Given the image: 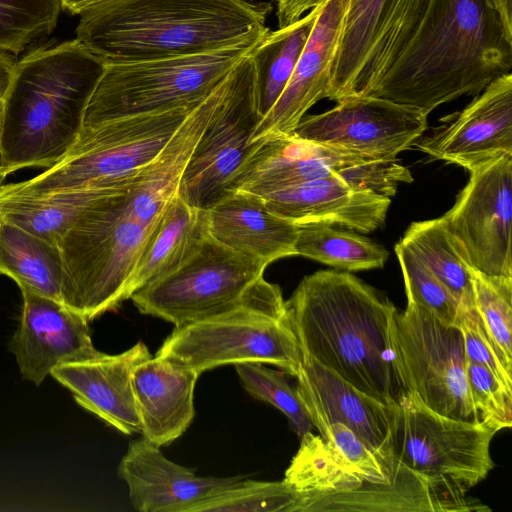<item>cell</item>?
<instances>
[{
  "label": "cell",
  "mask_w": 512,
  "mask_h": 512,
  "mask_svg": "<svg viewBox=\"0 0 512 512\" xmlns=\"http://www.w3.org/2000/svg\"><path fill=\"white\" fill-rule=\"evenodd\" d=\"M221 96L222 89L215 88L159 157L94 198L61 239V301L88 321L126 300L144 245L178 193L185 165Z\"/></svg>",
  "instance_id": "1"
},
{
  "label": "cell",
  "mask_w": 512,
  "mask_h": 512,
  "mask_svg": "<svg viewBox=\"0 0 512 512\" xmlns=\"http://www.w3.org/2000/svg\"><path fill=\"white\" fill-rule=\"evenodd\" d=\"M512 34L492 0H430L413 36L368 95L427 115L511 72Z\"/></svg>",
  "instance_id": "2"
},
{
  "label": "cell",
  "mask_w": 512,
  "mask_h": 512,
  "mask_svg": "<svg viewBox=\"0 0 512 512\" xmlns=\"http://www.w3.org/2000/svg\"><path fill=\"white\" fill-rule=\"evenodd\" d=\"M396 310L372 286L335 270L305 276L285 301L303 358L388 406L405 392L391 343Z\"/></svg>",
  "instance_id": "3"
},
{
  "label": "cell",
  "mask_w": 512,
  "mask_h": 512,
  "mask_svg": "<svg viewBox=\"0 0 512 512\" xmlns=\"http://www.w3.org/2000/svg\"><path fill=\"white\" fill-rule=\"evenodd\" d=\"M271 8L249 0H111L80 15L76 39L105 63L197 55L261 41Z\"/></svg>",
  "instance_id": "4"
},
{
  "label": "cell",
  "mask_w": 512,
  "mask_h": 512,
  "mask_svg": "<svg viewBox=\"0 0 512 512\" xmlns=\"http://www.w3.org/2000/svg\"><path fill=\"white\" fill-rule=\"evenodd\" d=\"M105 64L78 39L39 47L16 63L0 148L8 174L49 168L63 158L82 129Z\"/></svg>",
  "instance_id": "5"
},
{
  "label": "cell",
  "mask_w": 512,
  "mask_h": 512,
  "mask_svg": "<svg viewBox=\"0 0 512 512\" xmlns=\"http://www.w3.org/2000/svg\"><path fill=\"white\" fill-rule=\"evenodd\" d=\"M155 356L199 374L225 364L259 362L296 377L303 361L281 290L264 278L239 305L175 327Z\"/></svg>",
  "instance_id": "6"
},
{
  "label": "cell",
  "mask_w": 512,
  "mask_h": 512,
  "mask_svg": "<svg viewBox=\"0 0 512 512\" xmlns=\"http://www.w3.org/2000/svg\"><path fill=\"white\" fill-rule=\"evenodd\" d=\"M198 105L82 127L56 164L31 179L2 185L0 191L38 196L117 186L159 157Z\"/></svg>",
  "instance_id": "7"
},
{
  "label": "cell",
  "mask_w": 512,
  "mask_h": 512,
  "mask_svg": "<svg viewBox=\"0 0 512 512\" xmlns=\"http://www.w3.org/2000/svg\"><path fill=\"white\" fill-rule=\"evenodd\" d=\"M391 408L395 458L425 478L449 511L478 510L465 495L494 468L490 445L499 431L439 414L413 392Z\"/></svg>",
  "instance_id": "8"
},
{
  "label": "cell",
  "mask_w": 512,
  "mask_h": 512,
  "mask_svg": "<svg viewBox=\"0 0 512 512\" xmlns=\"http://www.w3.org/2000/svg\"><path fill=\"white\" fill-rule=\"evenodd\" d=\"M259 42L190 56L106 63L82 127L198 105Z\"/></svg>",
  "instance_id": "9"
},
{
  "label": "cell",
  "mask_w": 512,
  "mask_h": 512,
  "mask_svg": "<svg viewBox=\"0 0 512 512\" xmlns=\"http://www.w3.org/2000/svg\"><path fill=\"white\" fill-rule=\"evenodd\" d=\"M283 481L296 495L295 512L449 511L427 480L373 478L341 458L312 431L300 437Z\"/></svg>",
  "instance_id": "10"
},
{
  "label": "cell",
  "mask_w": 512,
  "mask_h": 512,
  "mask_svg": "<svg viewBox=\"0 0 512 512\" xmlns=\"http://www.w3.org/2000/svg\"><path fill=\"white\" fill-rule=\"evenodd\" d=\"M391 343L405 391L415 393L439 414L483 423L468 388L464 342L458 327L407 301L406 308L394 314Z\"/></svg>",
  "instance_id": "11"
},
{
  "label": "cell",
  "mask_w": 512,
  "mask_h": 512,
  "mask_svg": "<svg viewBox=\"0 0 512 512\" xmlns=\"http://www.w3.org/2000/svg\"><path fill=\"white\" fill-rule=\"evenodd\" d=\"M260 120L255 67L248 54L223 80L220 102L181 175L180 198L204 210L224 198L233 177L256 147L252 136Z\"/></svg>",
  "instance_id": "12"
},
{
  "label": "cell",
  "mask_w": 512,
  "mask_h": 512,
  "mask_svg": "<svg viewBox=\"0 0 512 512\" xmlns=\"http://www.w3.org/2000/svg\"><path fill=\"white\" fill-rule=\"evenodd\" d=\"M268 265L209 236L179 269L135 291L130 299L141 313L177 327L239 305L264 278Z\"/></svg>",
  "instance_id": "13"
},
{
  "label": "cell",
  "mask_w": 512,
  "mask_h": 512,
  "mask_svg": "<svg viewBox=\"0 0 512 512\" xmlns=\"http://www.w3.org/2000/svg\"><path fill=\"white\" fill-rule=\"evenodd\" d=\"M430 0H350L327 98L368 95L418 28Z\"/></svg>",
  "instance_id": "14"
},
{
  "label": "cell",
  "mask_w": 512,
  "mask_h": 512,
  "mask_svg": "<svg viewBox=\"0 0 512 512\" xmlns=\"http://www.w3.org/2000/svg\"><path fill=\"white\" fill-rule=\"evenodd\" d=\"M465 187L442 216L475 270L512 277V154L469 171Z\"/></svg>",
  "instance_id": "15"
},
{
  "label": "cell",
  "mask_w": 512,
  "mask_h": 512,
  "mask_svg": "<svg viewBox=\"0 0 512 512\" xmlns=\"http://www.w3.org/2000/svg\"><path fill=\"white\" fill-rule=\"evenodd\" d=\"M423 111L373 95H353L331 109L304 116L293 135L370 159H395L427 129Z\"/></svg>",
  "instance_id": "16"
},
{
  "label": "cell",
  "mask_w": 512,
  "mask_h": 512,
  "mask_svg": "<svg viewBox=\"0 0 512 512\" xmlns=\"http://www.w3.org/2000/svg\"><path fill=\"white\" fill-rule=\"evenodd\" d=\"M20 323L9 342L22 377L36 386L58 366L97 356L88 320L61 301L28 287Z\"/></svg>",
  "instance_id": "17"
},
{
  "label": "cell",
  "mask_w": 512,
  "mask_h": 512,
  "mask_svg": "<svg viewBox=\"0 0 512 512\" xmlns=\"http://www.w3.org/2000/svg\"><path fill=\"white\" fill-rule=\"evenodd\" d=\"M446 124L416 142L430 157L470 171L512 154V73L492 81Z\"/></svg>",
  "instance_id": "18"
},
{
  "label": "cell",
  "mask_w": 512,
  "mask_h": 512,
  "mask_svg": "<svg viewBox=\"0 0 512 512\" xmlns=\"http://www.w3.org/2000/svg\"><path fill=\"white\" fill-rule=\"evenodd\" d=\"M350 0H320L307 43L279 99L258 123L252 141L293 134L306 112L327 98Z\"/></svg>",
  "instance_id": "19"
},
{
  "label": "cell",
  "mask_w": 512,
  "mask_h": 512,
  "mask_svg": "<svg viewBox=\"0 0 512 512\" xmlns=\"http://www.w3.org/2000/svg\"><path fill=\"white\" fill-rule=\"evenodd\" d=\"M296 390L318 432L333 423L351 429L379 458L394 463L392 408L319 362L303 358Z\"/></svg>",
  "instance_id": "20"
},
{
  "label": "cell",
  "mask_w": 512,
  "mask_h": 512,
  "mask_svg": "<svg viewBox=\"0 0 512 512\" xmlns=\"http://www.w3.org/2000/svg\"><path fill=\"white\" fill-rule=\"evenodd\" d=\"M151 357L147 346L138 341L128 350L66 363L51 376L67 388L75 401L121 433L140 432V420L132 388L135 367Z\"/></svg>",
  "instance_id": "21"
},
{
  "label": "cell",
  "mask_w": 512,
  "mask_h": 512,
  "mask_svg": "<svg viewBox=\"0 0 512 512\" xmlns=\"http://www.w3.org/2000/svg\"><path fill=\"white\" fill-rule=\"evenodd\" d=\"M117 475L128 486L133 508L140 512H186L241 477H201L167 459L146 438L131 441Z\"/></svg>",
  "instance_id": "22"
},
{
  "label": "cell",
  "mask_w": 512,
  "mask_h": 512,
  "mask_svg": "<svg viewBox=\"0 0 512 512\" xmlns=\"http://www.w3.org/2000/svg\"><path fill=\"white\" fill-rule=\"evenodd\" d=\"M255 195L297 225H339L361 233L382 227L391 204V198L356 190L337 175Z\"/></svg>",
  "instance_id": "23"
},
{
  "label": "cell",
  "mask_w": 512,
  "mask_h": 512,
  "mask_svg": "<svg viewBox=\"0 0 512 512\" xmlns=\"http://www.w3.org/2000/svg\"><path fill=\"white\" fill-rule=\"evenodd\" d=\"M255 141L256 147L233 177L228 194L234 191L260 194L333 175L341 178L347 168L376 160L293 134Z\"/></svg>",
  "instance_id": "24"
},
{
  "label": "cell",
  "mask_w": 512,
  "mask_h": 512,
  "mask_svg": "<svg viewBox=\"0 0 512 512\" xmlns=\"http://www.w3.org/2000/svg\"><path fill=\"white\" fill-rule=\"evenodd\" d=\"M206 211L209 236L235 252L268 264L297 255V224L272 212L255 194L231 192Z\"/></svg>",
  "instance_id": "25"
},
{
  "label": "cell",
  "mask_w": 512,
  "mask_h": 512,
  "mask_svg": "<svg viewBox=\"0 0 512 512\" xmlns=\"http://www.w3.org/2000/svg\"><path fill=\"white\" fill-rule=\"evenodd\" d=\"M199 376L158 356L135 367L132 388L142 437L161 447L186 431L195 415L194 389Z\"/></svg>",
  "instance_id": "26"
},
{
  "label": "cell",
  "mask_w": 512,
  "mask_h": 512,
  "mask_svg": "<svg viewBox=\"0 0 512 512\" xmlns=\"http://www.w3.org/2000/svg\"><path fill=\"white\" fill-rule=\"evenodd\" d=\"M208 237L207 211L187 204L177 193L144 245L126 299L179 269L201 249Z\"/></svg>",
  "instance_id": "27"
},
{
  "label": "cell",
  "mask_w": 512,
  "mask_h": 512,
  "mask_svg": "<svg viewBox=\"0 0 512 512\" xmlns=\"http://www.w3.org/2000/svg\"><path fill=\"white\" fill-rule=\"evenodd\" d=\"M0 274L19 287L61 301L63 261L59 247L1 219Z\"/></svg>",
  "instance_id": "28"
},
{
  "label": "cell",
  "mask_w": 512,
  "mask_h": 512,
  "mask_svg": "<svg viewBox=\"0 0 512 512\" xmlns=\"http://www.w3.org/2000/svg\"><path fill=\"white\" fill-rule=\"evenodd\" d=\"M318 10L317 4L292 24L269 31L251 51L261 119L284 91L307 43Z\"/></svg>",
  "instance_id": "29"
},
{
  "label": "cell",
  "mask_w": 512,
  "mask_h": 512,
  "mask_svg": "<svg viewBox=\"0 0 512 512\" xmlns=\"http://www.w3.org/2000/svg\"><path fill=\"white\" fill-rule=\"evenodd\" d=\"M108 189H82L38 196L0 191V219L58 246L84 208Z\"/></svg>",
  "instance_id": "30"
},
{
  "label": "cell",
  "mask_w": 512,
  "mask_h": 512,
  "mask_svg": "<svg viewBox=\"0 0 512 512\" xmlns=\"http://www.w3.org/2000/svg\"><path fill=\"white\" fill-rule=\"evenodd\" d=\"M400 242L447 287L460 306L475 307L467 254L442 217L411 223Z\"/></svg>",
  "instance_id": "31"
},
{
  "label": "cell",
  "mask_w": 512,
  "mask_h": 512,
  "mask_svg": "<svg viewBox=\"0 0 512 512\" xmlns=\"http://www.w3.org/2000/svg\"><path fill=\"white\" fill-rule=\"evenodd\" d=\"M297 226V255L348 272L382 268L388 259L383 246L354 232L323 224Z\"/></svg>",
  "instance_id": "32"
},
{
  "label": "cell",
  "mask_w": 512,
  "mask_h": 512,
  "mask_svg": "<svg viewBox=\"0 0 512 512\" xmlns=\"http://www.w3.org/2000/svg\"><path fill=\"white\" fill-rule=\"evenodd\" d=\"M296 495L282 481L238 479L186 512H295Z\"/></svg>",
  "instance_id": "33"
},
{
  "label": "cell",
  "mask_w": 512,
  "mask_h": 512,
  "mask_svg": "<svg viewBox=\"0 0 512 512\" xmlns=\"http://www.w3.org/2000/svg\"><path fill=\"white\" fill-rule=\"evenodd\" d=\"M475 308L499 352L512 370V277L489 276L471 267Z\"/></svg>",
  "instance_id": "34"
},
{
  "label": "cell",
  "mask_w": 512,
  "mask_h": 512,
  "mask_svg": "<svg viewBox=\"0 0 512 512\" xmlns=\"http://www.w3.org/2000/svg\"><path fill=\"white\" fill-rule=\"evenodd\" d=\"M61 0H0V50L22 52L57 25Z\"/></svg>",
  "instance_id": "35"
},
{
  "label": "cell",
  "mask_w": 512,
  "mask_h": 512,
  "mask_svg": "<svg viewBox=\"0 0 512 512\" xmlns=\"http://www.w3.org/2000/svg\"><path fill=\"white\" fill-rule=\"evenodd\" d=\"M235 370L244 389L254 398L280 410L299 438L312 430L310 418L286 372L267 368L259 362L238 363Z\"/></svg>",
  "instance_id": "36"
},
{
  "label": "cell",
  "mask_w": 512,
  "mask_h": 512,
  "mask_svg": "<svg viewBox=\"0 0 512 512\" xmlns=\"http://www.w3.org/2000/svg\"><path fill=\"white\" fill-rule=\"evenodd\" d=\"M407 301L435 314L442 322L455 325L460 304L447 287L400 241L395 245Z\"/></svg>",
  "instance_id": "37"
},
{
  "label": "cell",
  "mask_w": 512,
  "mask_h": 512,
  "mask_svg": "<svg viewBox=\"0 0 512 512\" xmlns=\"http://www.w3.org/2000/svg\"><path fill=\"white\" fill-rule=\"evenodd\" d=\"M466 377L473 404L481 421L498 431L512 425V389L490 370L466 360Z\"/></svg>",
  "instance_id": "38"
},
{
  "label": "cell",
  "mask_w": 512,
  "mask_h": 512,
  "mask_svg": "<svg viewBox=\"0 0 512 512\" xmlns=\"http://www.w3.org/2000/svg\"><path fill=\"white\" fill-rule=\"evenodd\" d=\"M455 326L463 337L466 360L484 366L512 389V370L504 364L476 308L460 306Z\"/></svg>",
  "instance_id": "39"
},
{
  "label": "cell",
  "mask_w": 512,
  "mask_h": 512,
  "mask_svg": "<svg viewBox=\"0 0 512 512\" xmlns=\"http://www.w3.org/2000/svg\"><path fill=\"white\" fill-rule=\"evenodd\" d=\"M278 27L282 28L304 16L314 8L320 0H274Z\"/></svg>",
  "instance_id": "40"
},
{
  "label": "cell",
  "mask_w": 512,
  "mask_h": 512,
  "mask_svg": "<svg viewBox=\"0 0 512 512\" xmlns=\"http://www.w3.org/2000/svg\"><path fill=\"white\" fill-rule=\"evenodd\" d=\"M16 63L10 52L0 50V98L5 99L8 94Z\"/></svg>",
  "instance_id": "41"
},
{
  "label": "cell",
  "mask_w": 512,
  "mask_h": 512,
  "mask_svg": "<svg viewBox=\"0 0 512 512\" xmlns=\"http://www.w3.org/2000/svg\"><path fill=\"white\" fill-rule=\"evenodd\" d=\"M111 0H61L62 8L73 15L83 12Z\"/></svg>",
  "instance_id": "42"
},
{
  "label": "cell",
  "mask_w": 512,
  "mask_h": 512,
  "mask_svg": "<svg viewBox=\"0 0 512 512\" xmlns=\"http://www.w3.org/2000/svg\"><path fill=\"white\" fill-rule=\"evenodd\" d=\"M506 30L512 34V0H492Z\"/></svg>",
  "instance_id": "43"
},
{
  "label": "cell",
  "mask_w": 512,
  "mask_h": 512,
  "mask_svg": "<svg viewBox=\"0 0 512 512\" xmlns=\"http://www.w3.org/2000/svg\"><path fill=\"white\" fill-rule=\"evenodd\" d=\"M5 120V99L0 98V148Z\"/></svg>",
  "instance_id": "44"
},
{
  "label": "cell",
  "mask_w": 512,
  "mask_h": 512,
  "mask_svg": "<svg viewBox=\"0 0 512 512\" xmlns=\"http://www.w3.org/2000/svg\"><path fill=\"white\" fill-rule=\"evenodd\" d=\"M7 175V171L0 165V187L2 186V183L7 177Z\"/></svg>",
  "instance_id": "45"
}]
</instances>
